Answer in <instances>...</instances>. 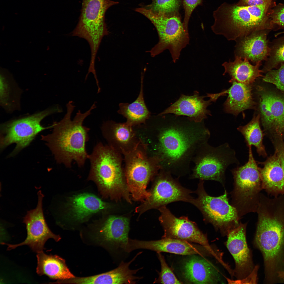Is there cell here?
<instances>
[{"mask_svg": "<svg viewBox=\"0 0 284 284\" xmlns=\"http://www.w3.org/2000/svg\"><path fill=\"white\" fill-rule=\"evenodd\" d=\"M167 114L161 116L155 140L152 143L162 169L177 167L190 160L198 147L207 142L210 132L202 123L187 117Z\"/></svg>", "mask_w": 284, "mask_h": 284, "instance_id": "1", "label": "cell"}, {"mask_svg": "<svg viewBox=\"0 0 284 284\" xmlns=\"http://www.w3.org/2000/svg\"><path fill=\"white\" fill-rule=\"evenodd\" d=\"M66 106L67 113L63 119L54 122L52 132L42 135L41 139L45 142L57 163L70 168L74 160L78 166L81 168L89 157L86 144L89 139L88 133L90 129L83 125V123L96 106L94 103L84 113L79 110L72 120L71 117L75 106L72 101H69Z\"/></svg>", "mask_w": 284, "mask_h": 284, "instance_id": "2", "label": "cell"}, {"mask_svg": "<svg viewBox=\"0 0 284 284\" xmlns=\"http://www.w3.org/2000/svg\"><path fill=\"white\" fill-rule=\"evenodd\" d=\"M256 212L254 244L262 254L266 271L272 272L284 252V195L270 198L262 194Z\"/></svg>", "mask_w": 284, "mask_h": 284, "instance_id": "3", "label": "cell"}, {"mask_svg": "<svg viewBox=\"0 0 284 284\" xmlns=\"http://www.w3.org/2000/svg\"><path fill=\"white\" fill-rule=\"evenodd\" d=\"M276 0L251 6L224 3L213 12L211 29L228 40L235 41L256 31L271 29L270 16Z\"/></svg>", "mask_w": 284, "mask_h": 284, "instance_id": "4", "label": "cell"}, {"mask_svg": "<svg viewBox=\"0 0 284 284\" xmlns=\"http://www.w3.org/2000/svg\"><path fill=\"white\" fill-rule=\"evenodd\" d=\"M120 154L109 145L98 143L89 155V178L111 196L131 203Z\"/></svg>", "mask_w": 284, "mask_h": 284, "instance_id": "5", "label": "cell"}, {"mask_svg": "<svg viewBox=\"0 0 284 284\" xmlns=\"http://www.w3.org/2000/svg\"><path fill=\"white\" fill-rule=\"evenodd\" d=\"M248 153L247 162L231 170L234 179L231 204L236 209L240 218L248 213L257 212L262 189L260 168L251 148H248Z\"/></svg>", "mask_w": 284, "mask_h": 284, "instance_id": "6", "label": "cell"}, {"mask_svg": "<svg viewBox=\"0 0 284 284\" xmlns=\"http://www.w3.org/2000/svg\"><path fill=\"white\" fill-rule=\"evenodd\" d=\"M135 11L147 18L157 31L159 40L150 51L152 57L168 49L174 63L179 59L182 50L189 43L188 30L177 14L166 15L154 12L145 7L137 8Z\"/></svg>", "mask_w": 284, "mask_h": 284, "instance_id": "7", "label": "cell"}, {"mask_svg": "<svg viewBox=\"0 0 284 284\" xmlns=\"http://www.w3.org/2000/svg\"><path fill=\"white\" fill-rule=\"evenodd\" d=\"M148 148L141 141L138 146L124 155V170L126 185L133 199L144 201L150 195L146 190L150 179L162 169L161 161L155 156H149Z\"/></svg>", "mask_w": 284, "mask_h": 284, "instance_id": "8", "label": "cell"}, {"mask_svg": "<svg viewBox=\"0 0 284 284\" xmlns=\"http://www.w3.org/2000/svg\"><path fill=\"white\" fill-rule=\"evenodd\" d=\"M61 110L56 106L48 108L42 111L28 116L9 120L1 124L0 149L1 151L10 145L16 144L15 148L9 155L13 156L21 150L28 146L39 133L49 128L50 126L44 127L42 121L47 117Z\"/></svg>", "mask_w": 284, "mask_h": 284, "instance_id": "9", "label": "cell"}, {"mask_svg": "<svg viewBox=\"0 0 284 284\" xmlns=\"http://www.w3.org/2000/svg\"><path fill=\"white\" fill-rule=\"evenodd\" d=\"M204 183V180H200L195 191L197 197L194 198L190 203L200 211L205 222L211 224L223 236H226L240 222L237 210L230 204L226 190L222 195L212 196L205 191Z\"/></svg>", "mask_w": 284, "mask_h": 284, "instance_id": "10", "label": "cell"}, {"mask_svg": "<svg viewBox=\"0 0 284 284\" xmlns=\"http://www.w3.org/2000/svg\"><path fill=\"white\" fill-rule=\"evenodd\" d=\"M118 3L111 0H82L79 20L72 36L88 42L93 59H95L103 38L108 34L105 21V13L109 8Z\"/></svg>", "mask_w": 284, "mask_h": 284, "instance_id": "11", "label": "cell"}, {"mask_svg": "<svg viewBox=\"0 0 284 284\" xmlns=\"http://www.w3.org/2000/svg\"><path fill=\"white\" fill-rule=\"evenodd\" d=\"M200 149L195 159L192 179L215 180L224 184L227 167L232 164H240L235 151L227 143L214 147L206 143Z\"/></svg>", "mask_w": 284, "mask_h": 284, "instance_id": "12", "label": "cell"}, {"mask_svg": "<svg viewBox=\"0 0 284 284\" xmlns=\"http://www.w3.org/2000/svg\"><path fill=\"white\" fill-rule=\"evenodd\" d=\"M158 209L160 212L159 220L164 231L162 238L175 239L198 244L205 247L216 260L220 259V253L211 246L206 235L200 230L195 222L187 216L176 217L166 206Z\"/></svg>", "mask_w": 284, "mask_h": 284, "instance_id": "13", "label": "cell"}, {"mask_svg": "<svg viewBox=\"0 0 284 284\" xmlns=\"http://www.w3.org/2000/svg\"><path fill=\"white\" fill-rule=\"evenodd\" d=\"M162 169L150 191V196L136 208V212L140 214L173 202L191 203L194 198L191 195L193 191L182 186L176 179L172 177L170 172Z\"/></svg>", "mask_w": 284, "mask_h": 284, "instance_id": "14", "label": "cell"}, {"mask_svg": "<svg viewBox=\"0 0 284 284\" xmlns=\"http://www.w3.org/2000/svg\"><path fill=\"white\" fill-rule=\"evenodd\" d=\"M38 201L35 209L28 211L23 217V222L26 225L27 232L26 239L19 244H11L3 242L7 246V250H11L18 247L24 245L29 246L34 251L37 253L43 251L44 245L49 239H53L56 242L61 239L59 235L53 233L48 227L44 216L42 201L44 195L40 190L37 193Z\"/></svg>", "mask_w": 284, "mask_h": 284, "instance_id": "15", "label": "cell"}, {"mask_svg": "<svg viewBox=\"0 0 284 284\" xmlns=\"http://www.w3.org/2000/svg\"><path fill=\"white\" fill-rule=\"evenodd\" d=\"M129 221L126 217L111 216L104 223L91 239L112 255L118 256L126 251Z\"/></svg>", "mask_w": 284, "mask_h": 284, "instance_id": "16", "label": "cell"}, {"mask_svg": "<svg viewBox=\"0 0 284 284\" xmlns=\"http://www.w3.org/2000/svg\"><path fill=\"white\" fill-rule=\"evenodd\" d=\"M256 88L263 126L273 138L284 139V98L261 86Z\"/></svg>", "mask_w": 284, "mask_h": 284, "instance_id": "17", "label": "cell"}, {"mask_svg": "<svg viewBox=\"0 0 284 284\" xmlns=\"http://www.w3.org/2000/svg\"><path fill=\"white\" fill-rule=\"evenodd\" d=\"M247 223L240 222L238 226L229 231L225 242L235 261L234 277L237 280L246 277L251 273L255 267L252 253L247 242Z\"/></svg>", "mask_w": 284, "mask_h": 284, "instance_id": "18", "label": "cell"}, {"mask_svg": "<svg viewBox=\"0 0 284 284\" xmlns=\"http://www.w3.org/2000/svg\"><path fill=\"white\" fill-rule=\"evenodd\" d=\"M138 249L150 250L157 253L165 252L182 255H199L212 256L210 253L204 246L200 245L179 239L162 238L156 240L142 241L129 239L128 250L129 252Z\"/></svg>", "mask_w": 284, "mask_h": 284, "instance_id": "19", "label": "cell"}, {"mask_svg": "<svg viewBox=\"0 0 284 284\" xmlns=\"http://www.w3.org/2000/svg\"><path fill=\"white\" fill-rule=\"evenodd\" d=\"M132 126L126 122L117 123L111 121L104 123L101 128L108 145L124 155L135 149L141 141Z\"/></svg>", "mask_w": 284, "mask_h": 284, "instance_id": "20", "label": "cell"}, {"mask_svg": "<svg viewBox=\"0 0 284 284\" xmlns=\"http://www.w3.org/2000/svg\"><path fill=\"white\" fill-rule=\"evenodd\" d=\"M181 271L184 279L187 283L216 284L223 282L219 270L206 259L191 255L183 261Z\"/></svg>", "mask_w": 284, "mask_h": 284, "instance_id": "21", "label": "cell"}, {"mask_svg": "<svg viewBox=\"0 0 284 284\" xmlns=\"http://www.w3.org/2000/svg\"><path fill=\"white\" fill-rule=\"evenodd\" d=\"M206 97L200 96L196 91H194L191 96L181 94L177 100L158 115L173 114L187 116L195 123L202 122L207 115H210V111L207 108L212 101L210 99L205 100Z\"/></svg>", "mask_w": 284, "mask_h": 284, "instance_id": "22", "label": "cell"}, {"mask_svg": "<svg viewBox=\"0 0 284 284\" xmlns=\"http://www.w3.org/2000/svg\"><path fill=\"white\" fill-rule=\"evenodd\" d=\"M229 82L232 85L229 89L219 93H207V97L212 101H215L220 96L227 94L224 104L225 110L235 115L246 109L255 108L256 103L253 98L252 84L230 80Z\"/></svg>", "mask_w": 284, "mask_h": 284, "instance_id": "23", "label": "cell"}, {"mask_svg": "<svg viewBox=\"0 0 284 284\" xmlns=\"http://www.w3.org/2000/svg\"><path fill=\"white\" fill-rule=\"evenodd\" d=\"M269 30L256 31L238 40L235 55L246 58L255 64L266 60L270 50L267 38Z\"/></svg>", "mask_w": 284, "mask_h": 284, "instance_id": "24", "label": "cell"}, {"mask_svg": "<svg viewBox=\"0 0 284 284\" xmlns=\"http://www.w3.org/2000/svg\"><path fill=\"white\" fill-rule=\"evenodd\" d=\"M142 253H138L130 261L125 262L122 261L119 266L110 271L98 275L83 277V284H134L143 278L135 275L143 268L135 270L129 268L130 264Z\"/></svg>", "mask_w": 284, "mask_h": 284, "instance_id": "25", "label": "cell"}, {"mask_svg": "<svg viewBox=\"0 0 284 284\" xmlns=\"http://www.w3.org/2000/svg\"><path fill=\"white\" fill-rule=\"evenodd\" d=\"M260 168L262 189L274 197L284 194V172L276 154L270 156Z\"/></svg>", "mask_w": 284, "mask_h": 284, "instance_id": "26", "label": "cell"}, {"mask_svg": "<svg viewBox=\"0 0 284 284\" xmlns=\"http://www.w3.org/2000/svg\"><path fill=\"white\" fill-rule=\"evenodd\" d=\"M37 257L36 272L39 275H45L57 280L55 283L75 277L68 268L65 260L59 256L47 255L42 251L37 253Z\"/></svg>", "mask_w": 284, "mask_h": 284, "instance_id": "27", "label": "cell"}, {"mask_svg": "<svg viewBox=\"0 0 284 284\" xmlns=\"http://www.w3.org/2000/svg\"><path fill=\"white\" fill-rule=\"evenodd\" d=\"M261 65V62H259L253 65L247 58L235 55L234 61L225 62L222 65L225 69L223 74H229L231 78L230 80L252 84L257 78L262 77L263 72L259 69Z\"/></svg>", "mask_w": 284, "mask_h": 284, "instance_id": "28", "label": "cell"}, {"mask_svg": "<svg viewBox=\"0 0 284 284\" xmlns=\"http://www.w3.org/2000/svg\"><path fill=\"white\" fill-rule=\"evenodd\" d=\"M69 205L72 216L75 220L79 221L109 206L107 203L96 196L88 193L79 194L72 197Z\"/></svg>", "mask_w": 284, "mask_h": 284, "instance_id": "29", "label": "cell"}, {"mask_svg": "<svg viewBox=\"0 0 284 284\" xmlns=\"http://www.w3.org/2000/svg\"><path fill=\"white\" fill-rule=\"evenodd\" d=\"M143 76L141 77L140 91L136 99L131 103H120L119 105L118 113L125 118L126 122L132 126L145 123L150 116L144 99Z\"/></svg>", "mask_w": 284, "mask_h": 284, "instance_id": "30", "label": "cell"}, {"mask_svg": "<svg viewBox=\"0 0 284 284\" xmlns=\"http://www.w3.org/2000/svg\"><path fill=\"white\" fill-rule=\"evenodd\" d=\"M259 114L255 115L252 120L246 125L239 126L237 129L244 136L247 146L252 145L256 148L260 156L265 157L267 154L263 143V134L260 125Z\"/></svg>", "mask_w": 284, "mask_h": 284, "instance_id": "31", "label": "cell"}, {"mask_svg": "<svg viewBox=\"0 0 284 284\" xmlns=\"http://www.w3.org/2000/svg\"><path fill=\"white\" fill-rule=\"evenodd\" d=\"M21 93V90L15 83L1 74L0 105L7 112L11 113L19 109Z\"/></svg>", "mask_w": 284, "mask_h": 284, "instance_id": "32", "label": "cell"}, {"mask_svg": "<svg viewBox=\"0 0 284 284\" xmlns=\"http://www.w3.org/2000/svg\"><path fill=\"white\" fill-rule=\"evenodd\" d=\"M270 48L263 72H267L284 64V36L276 40Z\"/></svg>", "mask_w": 284, "mask_h": 284, "instance_id": "33", "label": "cell"}, {"mask_svg": "<svg viewBox=\"0 0 284 284\" xmlns=\"http://www.w3.org/2000/svg\"><path fill=\"white\" fill-rule=\"evenodd\" d=\"M180 0H153L145 7L156 13L169 15L177 14L180 5Z\"/></svg>", "mask_w": 284, "mask_h": 284, "instance_id": "34", "label": "cell"}, {"mask_svg": "<svg viewBox=\"0 0 284 284\" xmlns=\"http://www.w3.org/2000/svg\"><path fill=\"white\" fill-rule=\"evenodd\" d=\"M161 265V271L159 277L154 283L164 284H182L183 283L176 278L171 269L166 263L164 257L161 253H157Z\"/></svg>", "mask_w": 284, "mask_h": 284, "instance_id": "35", "label": "cell"}, {"mask_svg": "<svg viewBox=\"0 0 284 284\" xmlns=\"http://www.w3.org/2000/svg\"><path fill=\"white\" fill-rule=\"evenodd\" d=\"M263 80L272 84L279 90L284 91V64L276 69H272L267 72L263 77Z\"/></svg>", "mask_w": 284, "mask_h": 284, "instance_id": "36", "label": "cell"}, {"mask_svg": "<svg viewBox=\"0 0 284 284\" xmlns=\"http://www.w3.org/2000/svg\"><path fill=\"white\" fill-rule=\"evenodd\" d=\"M270 17L273 27L277 25L284 28V4L276 5L272 9Z\"/></svg>", "mask_w": 284, "mask_h": 284, "instance_id": "37", "label": "cell"}, {"mask_svg": "<svg viewBox=\"0 0 284 284\" xmlns=\"http://www.w3.org/2000/svg\"><path fill=\"white\" fill-rule=\"evenodd\" d=\"M202 0H183L185 15L183 22L184 26L188 30V24L191 14L195 8L200 5Z\"/></svg>", "mask_w": 284, "mask_h": 284, "instance_id": "38", "label": "cell"}, {"mask_svg": "<svg viewBox=\"0 0 284 284\" xmlns=\"http://www.w3.org/2000/svg\"><path fill=\"white\" fill-rule=\"evenodd\" d=\"M258 265L255 266L251 273L244 278L241 280H234L226 277L229 283L230 284H256L257 282Z\"/></svg>", "mask_w": 284, "mask_h": 284, "instance_id": "39", "label": "cell"}, {"mask_svg": "<svg viewBox=\"0 0 284 284\" xmlns=\"http://www.w3.org/2000/svg\"><path fill=\"white\" fill-rule=\"evenodd\" d=\"M273 141L275 148V153L278 157L284 172V142L283 139L273 138Z\"/></svg>", "mask_w": 284, "mask_h": 284, "instance_id": "40", "label": "cell"}, {"mask_svg": "<svg viewBox=\"0 0 284 284\" xmlns=\"http://www.w3.org/2000/svg\"><path fill=\"white\" fill-rule=\"evenodd\" d=\"M268 0H240L237 4L245 6H255L262 4Z\"/></svg>", "mask_w": 284, "mask_h": 284, "instance_id": "41", "label": "cell"}, {"mask_svg": "<svg viewBox=\"0 0 284 284\" xmlns=\"http://www.w3.org/2000/svg\"><path fill=\"white\" fill-rule=\"evenodd\" d=\"M277 274L278 277L284 280V270L278 271Z\"/></svg>", "mask_w": 284, "mask_h": 284, "instance_id": "42", "label": "cell"}]
</instances>
